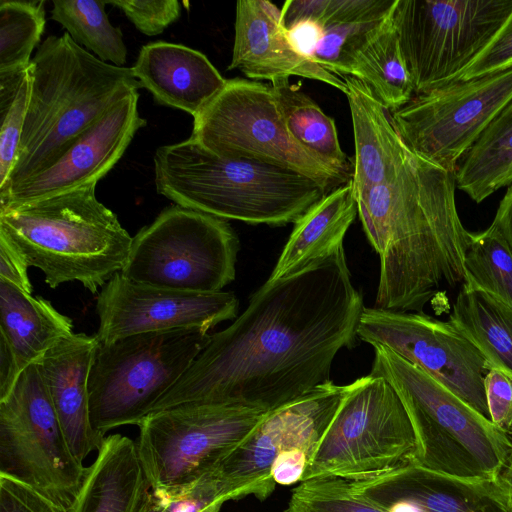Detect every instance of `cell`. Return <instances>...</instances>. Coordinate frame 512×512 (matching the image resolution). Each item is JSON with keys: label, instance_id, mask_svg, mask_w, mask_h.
<instances>
[{"label": "cell", "instance_id": "cell-15", "mask_svg": "<svg viewBox=\"0 0 512 512\" xmlns=\"http://www.w3.org/2000/svg\"><path fill=\"white\" fill-rule=\"evenodd\" d=\"M357 335L390 348L490 420L484 380L491 367L451 322L424 312L364 307Z\"/></svg>", "mask_w": 512, "mask_h": 512}, {"label": "cell", "instance_id": "cell-35", "mask_svg": "<svg viewBox=\"0 0 512 512\" xmlns=\"http://www.w3.org/2000/svg\"><path fill=\"white\" fill-rule=\"evenodd\" d=\"M395 6L396 3L383 13L324 28L312 60L340 77L350 76L354 58L390 19Z\"/></svg>", "mask_w": 512, "mask_h": 512}, {"label": "cell", "instance_id": "cell-1", "mask_svg": "<svg viewBox=\"0 0 512 512\" xmlns=\"http://www.w3.org/2000/svg\"><path fill=\"white\" fill-rule=\"evenodd\" d=\"M364 309L344 248L293 275L267 280L150 413L184 404L273 411L332 382L335 356L359 340Z\"/></svg>", "mask_w": 512, "mask_h": 512}, {"label": "cell", "instance_id": "cell-37", "mask_svg": "<svg viewBox=\"0 0 512 512\" xmlns=\"http://www.w3.org/2000/svg\"><path fill=\"white\" fill-rule=\"evenodd\" d=\"M228 500L215 469L183 487L152 491V512H209Z\"/></svg>", "mask_w": 512, "mask_h": 512}, {"label": "cell", "instance_id": "cell-40", "mask_svg": "<svg viewBox=\"0 0 512 512\" xmlns=\"http://www.w3.org/2000/svg\"><path fill=\"white\" fill-rule=\"evenodd\" d=\"M512 67V15L489 46L461 75L458 81L470 80Z\"/></svg>", "mask_w": 512, "mask_h": 512}, {"label": "cell", "instance_id": "cell-38", "mask_svg": "<svg viewBox=\"0 0 512 512\" xmlns=\"http://www.w3.org/2000/svg\"><path fill=\"white\" fill-rule=\"evenodd\" d=\"M106 3L119 8L133 25L147 36L161 34L178 20L181 13L177 0H112Z\"/></svg>", "mask_w": 512, "mask_h": 512}, {"label": "cell", "instance_id": "cell-30", "mask_svg": "<svg viewBox=\"0 0 512 512\" xmlns=\"http://www.w3.org/2000/svg\"><path fill=\"white\" fill-rule=\"evenodd\" d=\"M350 76L363 81L389 112L403 107L415 96L393 14L358 52Z\"/></svg>", "mask_w": 512, "mask_h": 512}, {"label": "cell", "instance_id": "cell-27", "mask_svg": "<svg viewBox=\"0 0 512 512\" xmlns=\"http://www.w3.org/2000/svg\"><path fill=\"white\" fill-rule=\"evenodd\" d=\"M451 322L482 353L491 368L512 376V308L463 283L453 304Z\"/></svg>", "mask_w": 512, "mask_h": 512}, {"label": "cell", "instance_id": "cell-28", "mask_svg": "<svg viewBox=\"0 0 512 512\" xmlns=\"http://www.w3.org/2000/svg\"><path fill=\"white\" fill-rule=\"evenodd\" d=\"M278 112L289 134L322 162L351 179L353 164L343 152L334 120L289 77L271 81Z\"/></svg>", "mask_w": 512, "mask_h": 512}, {"label": "cell", "instance_id": "cell-25", "mask_svg": "<svg viewBox=\"0 0 512 512\" xmlns=\"http://www.w3.org/2000/svg\"><path fill=\"white\" fill-rule=\"evenodd\" d=\"M358 215L352 180L315 203L295 223L268 280L293 275L327 259L343 247V239Z\"/></svg>", "mask_w": 512, "mask_h": 512}, {"label": "cell", "instance_id": "cell-4", "mask_svg": "<svg viewBox=\"0 0 512 512\" xmlns=\"http://www.w3.org/2000/svg\"><path fill=\"white\" fill-rule=\"evenodd\" d=\"M153 160L159 194L176 205L248 224L295 223L332 191L287 168L219 156L191 137L159 147Z\"/></svg>", "mask_w": 512, "mask_h": 512}, {"label": "cell", "instance_id": "cell-22", "mask_svg": "<svg viewBox=\"0 0 512 512\" xmlns=\"http://www.w3.org/2000/svg\"><path fill=\"white\" fill-rule=\"evenodd\" d=\"M131 68L156 103L182 110L193 118L227 81L202 52L165 41L142 46Z\"/></svg>", "mask_w": 512, "mask_h": 512}, {"label": "cell", "instance_id": "cell-9", "mask_svg": "<svg viewBox=\"0 0 512 512\" xmlns=\"http://www.w3.org/2000/svg\"><path fill=\"white\" fill-rule=\"evenodd\" d=\"M512 15V0H397L393 20L415 95L458 81Z\"/></svg>", "mask_w": 512, "mask_h": 512}, {"label": "cell", "instance_id": "cell-44", "mask_svg": "<svg viewBox=\"0 0 512 512\" xmlns=\"http://www.w3.org/2000/svg\"><path fill=\"white\" fill-rule=\"evenodd\" d=\"M491 225L499 231L512 249V185L502 198Z\"/></svg>", "mask_w": 512, "mask_h": 512}, {"label": "cell", "instance_id": "cell-14", "mask_svg": "<svg viewBox=\"0 0 512 512\" xmlns=\"http://www.w3.org/2000/svg\"><path fill=\"white\" fill-rule=\"evenodd\" d=\"M511 99L512 67L415 95L389 118L413 153L455 175L459 160Z\"/></svg>", "mask_w": 512, "mask_h": 512}, {"label": "cell", "instance_id": "cell-34", "mask_svg": "<svg viewBox=\"0 0 512 512\" xmlns=\"http://www.w3.org/2000/svg\"><path fill=\"white\" fill-rule=\"evenodd\" d=\"M31 66L0 73V188L14 168L31 94Z\"/></svg>", "mask_w": 512, "mask_h": 512}, {"label": "cell", "instance_id": "cell-19", "mask_svg": "<svg viewBox=\"0 0 512 512\" xmlns=\"http://www.w3.org/2000/svg\"><path fill=\"white\" fill-rule=\"evenodd\" d=\"M350 482L358 494L389 512H509L510 497L498 481L456 478L409 459Z\"/></svg>", "mask_w": 512, "mask_h": 512}, {"label": "cell", "instance_id": "cell-43", "mask_svg": "<svg viewBox=\"0 0 512 512\" xmlns=\"http://www.w3.org/2000/svg\"><path fill=\"white\" fill-rule=\"evenodd\" d=\"M284 30L292 48L299 55L312 60L323 36L322 27L315 21L301 20Z\"/></svg>", "mask_w": 512, "mask_h": 512}, {"label": "cell", "instance_id": "cell-3", "mask_svg": "<svg viewBox=\"0 0 512 512\" xmlns=\"http://www.w3.org/2000/svg\"><path fill=\"white\" fill-rule=\"evenodd\" d=\"M30 66L31 94L18 155L0 193L49 166L79 134L141 88L131 67L98 59L66 32L47 37Z\"/></svg>", "mask_w": 512, "mask_h": 512}, {"label": "cell", "instance_id": "cell-13", "mask_svg": "<svg viewBox=\"0 0 512 512\" xmlns=\"http://www.w3.org/2000/svg\"><path fill=\"white\" fill-rule=\"evenodd\" d=\"M226 158L250 159L301 173L330 190L350 179L300 145L287 131L271 85L227 79L222 90L194 117L190 136Z\"/></svg>", "mask_w": 512, "mask_h": 512}, {"label": "cell", "instance_id": "cell-2", "mask_svg": "<svg viewBox=\"0 0 512 512\" xmlns=\"http://www.w3.org/2000/svg\"><path fill=\"white\" fill-rule=\"evenodd\" d=\"M455 176L413 153L393 178L356 194L363 230L379 256L375 308L423 312L443 288L466 282L469 234Z\"/></svg>", "mask_w": 512, "mask_h": 512}, {"label": "cell", "instance_id": "cell-29", "mask_svg": "<svg viewBox=\"0 0 512 512\" xmlns=\"http://www.w3.org/2000/svg\"><path fill=\"white\" fill-rule=\"evenodd\" d=\"M454 176L456 186L476 203L512 183V99L464 155Z\"/></svg>", "mask_w": 512, "mask_h": 512}, {"label": "cell", "instance_id": "cell-16", "mask_svg": "<svg viewBox=\"0 0 512 512\" xmlns=\"http://www.w3.org/2000/svg\"><path fill=\"white\" fill-rule=\"evenodd\" d=\"M348 390L349 385L330 382L270 411L216 468L229 500L248 495L266 500L276 487L272 466L283 453L291 452L309 465Z\"/></svg>", "mask_w": 512, "mask_h": 512}, {"label": "cell", "instance_id": "cell-33", "mask_svg": "<svg viewBox=\"0 0 512 512\" xmlns=\"http://www.w3.org/2000/svg\"><path fill=\"white\" fill-rule=\"evenodd\" d=\"M45 1L1 0L0 73L30 66L44 31Z\"/></svg>", "mask_w": 512, "mask_h": 512}, {"label": "cell", "instance_id": "cell-23", "mask_svg": "<svg viewBox=\"0 0 512 512\" xmlns=\"http://www.w3.org/2000/svg\"><path fill=\"white\" fill-rule=\"evenodd\" d=\"M67 512H152V487L131 438L106 436Z\"/></svg>", "mask_w": 512, "mask_h": 512}, {"label": "cell", "instance_id": "cell-18", "mask_svg": "<svg viewBox=\"0 0 512 512\" xmlns=\"http://www.w3.org/2000/svg\"><path fill=\"white\" fill-rule=\"evenodd\" d=\"M135 92L79 134L46 168L0 193V211L97 184L146 126Z\"/></svg>", "mask_w": 512, "mask_h": 512}, {"label": "cell", "instance_id": "cell-5", "mask_svg": "<svg viewBox=\"0 0 512 512\" xmlns=\"http://www.w3.org/2000/svg\"><path fill=\"white\" fill-rule=\"evenodd\" d=\"M96 185L0 211V236L51 288L78 281L95 294L126 264L133 237L97 199Z\"/></svg>", "mask_w": 512, "mask_h": 512}, {"label": "cell", "instance_id": "cell-24", "mask_svg": "<svg viewBox=\"0 0 512 512\" xmlns=\"http://www.w3.org/2000/svg\"><path fill=\"white\" fill-rule=\"evenodd\" d=\"M355 154L352 183L354 193L390 180L405 161L409 148L395 131L389 113L361 80L345 76Z\"/></svg>", "mask_w": 512, "mask_h": 512}, {"label": "cell", "instance_id": "cell-11", "mask_svg": "<svg viewBox=\"0 0 512 512\" xmlns=\"http://www.w3.org/2000/svg\"><path fill=\"white\" fill-rule=\"evenodd\" d=\"M415 450V433L398 394L383 377L368 374L349 384L302 481L373 476L407 461Z\"/></svg>", "mask_w": 512, "mask_h": 512}, {"label": "cell", "instance_id": "cell-45", "mask_svg": "<svg viewBox=\"0 0 512 512\" xmlns=\"http://www.w3.org/2000/svg\"><path fill=\"white\" fill-rule=\"evenodd\" d=\"M501 487L508 494L510 498H512V452L499 473L498 480Z\"/></svg>", "mask_w": 512, "mask_h": 512}, {"label": "cell", "instance_id": "cell-32", "mask_svg": "<svg viewBox=\"0 0 512 512\" xmlns=\"http://www.w3.org/2000/svg\"><path fill=\"white\" fill-rule=\"evenodd\" d=\"M464 267L465 283L512 308V249L493 225L469 234Z\"/></svg>", "mask_w": 512, "mask_h": 512}, {"label": "cell", "instance_id": "cell-26", "mask_svg": "<svg viewBox=\"0 0 512 512\" xmlns=\"http://www.w3.org/2000/svg\"><path fill=\"white\" fill-rule=\"evenodd\" d=\"M73 333L72 320L49 301L0 279V346L20 373Z\"/></svg>", "mask_w": 512, "mask_h": 512}, {"label": "cell", "instance_id": "cell-6", "mask_svg": "<svg viewBox=\"0 0 512 512\" xmlns=\"http://www.w3.org/2000/svg\"><path fill=\"white\" fill-rule=\"evenodd\" d=\"M371 346L369 374L393 387L411 421L416 450L409 460L456 478L497 481L512 452V438L390 348Z\"/></svg>", "mask_w": 512, "mask_h": 512}, {"label": "cell", "instance_id": "cell-8", "mask_svg": "<svg viewBox=\"0 0 512 512\" xmlns=\"http://www.w3.org/2000/svg\"><path fill=\"white\" fill-rule=\"evenodd\" d=\"M239 249L225 219L173 205L133 237L120 273L158 288L219 292L235 279Z\"/></svg>", "mask_w": 512, "mask_h": 512}, {"label": "cell", "instance_id": "cell-20", "mask_svg": "<svg viewBox=\"0 0 512 512\" xmlns=\"http://www.w3.org/2000/svg\"><path fill=\"white\" fill-rule=\"evenodd\" d=\"M234 31L228 70L238 69L250 79L270 81L299 76L323 82L346 94L344 77L299 55L292 48L281 26V9L272 2L237 1Z\"/></svg>", "mask_w": 512, "mask_h": 512}, {"label": "cell", "instance_id": "cell-10", "mask_svg": "<svg viewBox=\"0 0 512 512\" xmlns=\"http://www.w3.org/2000/svg\"><path fill=\"white\" fill-rule=\"evenodd\" d=\"M72 452L38 363L0 399V476L14 479L67 512L86 474Z\"/></svg>", "mask_w": 512, "mask_h": 512}, {"label": "cell", "instance_id": "cell-42", "mask_svg": "<svg viewBox=\"0 0 512 512\" xmlns=\"http://www.w3.org/2000/svg\"><path fill=\"white\" fill-rule=\"evenodd\" d=\"M28 268L15 248L3 236H0V279L32 294L33 288L28 278Z\"/></svg>", "mask_w": 512, "mask_h": 512}, {"label": "cell", "instance_id": "cell-7", "mask_svg": "<svg viewBox=\"0 0 512 512\" xmlns=\"http://www.w3.org/2000/svg\"><path fill=\"white\" fill-rule=\"evenodd\" d=\"M210 336L200 328H182L98 342L88 378L93 428L105 435L119 426H138L187 371Z\"/></svg>", "mask_w": 512, "mask_h": 512}, {"label": "cell", "instance_id": "cell-31", "mask_svg": "<svg viewBox=\"0 0 512 512\" xmlns=\"http://www.w3.org/2000/svg\"><path fill=\"white\" fill-rule=\"evenodd\" d=\"M52 3L51 18L78 45L104 62L124 66L127 48L121 29L109 22L106 1L54 0Z\"/></svg>", "mask_w": 512, "mask_h": 512}, {"label": "cell", "instance_id": "cell-39", "mask_svg": "<svg viewBox=\"0 0 512 512\" xmlns=\"http://www.w3.org/2000/svg\"><path fill=\"white\" fill-rule=\"evenodd\" d=\"M484 388L490 421L512 438V376L491 368Z\"/></svg>", "mask_w": 512, "mask_h": 512}, {"label": "cell", "instance_id": "cell-12", "mask_svg": "<svg viewBox=\"0 0 512 512\" xmlns=\"http://www.w3.org/2000/svg\"><path fill=\"white\" fill-rule=\"evenodd\" d=\"M269 412L233 404H184L150 413L137 449L152 491L188 485L235 450Z\"/></svg>", "mask_w": 512, "mask_h": 512}, {"label": "cell", "instance_id": "cell-17", "mask_svg": "<svg viewBox=\"0 0 512 512\" xmlns=\"http://www.w3.org/2000/svg\"><path fill=\"white\" fill-rule=\"evenodd\" d=\"M239 300L231 291L193 293L140 284L120 272L100 290L96 311L99 343L149 332L182 328L209 331L237 317Z\"/></svg>", "mask_w": 512, "mask_h": 512}, {"label": "cell", "instance_id": "cell-21", "mask_svg": "<svg viewBox=\"0 0 512 512\" xmlns=\"http://www.w3.org/2000/svg\"><path fill=\"white\" fill-rule=\"evenodd\" d=\"M97 345L95 335L73 333L37 362L68 444L81 462L105 438L93 428L89 409L88 378Z\"/></svg>", "mask_w": 512, "mask_h": 512}, {"label": "cell", "instance_id": "cell-36", "mask_svg": "<svg viewBox=\"0 0 512 512\" xmlns=\"http://www.w3.org/2000/svg\"><path fill=\"white\" fill-rule=\"evenodd\" d=\"M284 512H389L358 494L350 480L317 477L300 482Z\"/></svg>", "mask_w": 512, "mask_h": 512}, {"label": "cell", "instance_id": "cell-41", "mask_svg": "<svg viewBox=\"0 0 512 512\" xmlns=\"http://www.w3.org/2000/svg\"><path fill=\"white\" fill-rule=\"evenodd\" d=\"M0 512H62L28 486L0 476Z\"/></svg>", "mask_w": 512, "mask_h": 512}, {"label": "cell", "instance_id": "cell-46", "mask_svg": "<svg viewBox=\"0 0 512 512\" xmlns=\"http://www.w3.org/2000/svg\"><path fill=\"white\" fill-rule=\"evenodd\" d=\"M220 508H221V506H216L212 510H210L209 512H219Z\"/></svg>", "mask_w": 512, "mask_h": 512}]
</instances>
